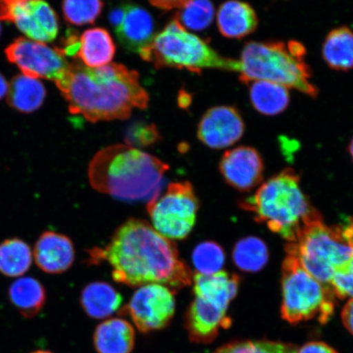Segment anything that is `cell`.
<instances>
[{"label": "cell", "mask_w": 353, "mask_h": 353, "mask_svg": "<svg viewBox=\"0 0 353 353\" xmlns=\"http://www.w3.org/2000/svg\"><path fill=\"white\" fill-rule=\"evenodd\" d=\"M330 286L335 296L342 299L353 298V273L347 263L335 269Z\"/></svg>", "instance_id": "d6a6232c"}, {"label": "cell", "mask_w": 353, "mask_h": 353, "mask_svg": "<svg viewBox=\"0 0 353 353\" xmlns=\"http://www.w3.org/2000/svg\"><path fill=\"white\" fill-rule=\"evenodd\" d=\"M153 6L163 10H172L182 8L189 0H149Z\"/></svg>", "instance_id": "d590c367"}, {"label": "cell", "mask_w": 353, "mask_h": 353, "mask_svg": "<svg viewBox=\"0 0 353 353\" xmlns=\"http://www.w3.org/2000/svg\"><path fill=\"white\" fill-rule=\"evenodd\" d=\"M46 90L38 79L21 74L8 85L7 101L10 107L20 112L30 113L41 107Z\"/></svg>", "instance_id": "484cf974"}, {"label": "cell", "mask_w": 353, "mask_h": 353, "mask_svg": "<svg viewBox=\"0 0 353 353\" xmlns=\"http://www.w3.org/2000/svg\"><path fill=\"white\" fill-rule=\"evenodd\" d=\"M322 57L330 68L347 72L353 68V32L347 26L331 30L322 44Z\"/></svg>", "instance_id": "d4e9b609"}, {"label": "cell", "mask_w": 353, "mask_h": 353, "mask_svg": "<svg viewBox=\"0 0 353 353\" xmlns=\"http://www.w3.org/2000/svg\"><path fill=\"white\" fill-rule=\"evenodd\" d=\"M7 59L26 77L59 82L70 66L61 48L20 37L6 48Z\"/></svg>", "instance_id": "30bf717a"}, {"label": "cell", "mask_w": 353, "mask_h": 353, "mask_svg": "<svg viewBox=\"0 0 353 353\" xmlns=\"http://www.w3.org/2000/svg\"><path fill=\"white\" fill-rule=\"evenodd\" d=\"M185 28L205 30L211 25L214 17V8L210 0H189L176 15Z\"/></svg>", "instance_id": "f1b7e54d"}, {"label": "cell", "mask_w": 353, "mask_h": 353, "mask_svg": "<svg viewBox=\"0 0 353 353\" xmlns=\"http://www.w3.org/2000/svg\"><path fill=\"white\" fill-rule=\"evenodd\" d=\"M292 344L272 341H245L228 343L214 353H296Z\"/></svg>", "instance_id": "1f68e13d"}, {"label": "cell", "mask_w": 353, "mask_h": 353, "mask_svg": "<svg viewBox=\"0 0 353 353\" xmlns=\"http://www.w3.org/2000/svg\"><path fill=\"white\" fill-rule=\"evenodd\" d=\"M8 298L26 319L37 316L46 302V291L41 282L32 276L17 278L8 289Z\"/></svg>", "instance_id": "603a6c76"}, {"label": "cell", "mask_w": 353, "mask_h": 353, "mask_svg": "<svg viewBox=\"0 0 353 353\" xmlns=\"http://www.w3.org/2000/svg\"><path fill=\"white\" fill-rule=\"evenodd\" d=\"M161 139L156 126L152 125H138L127 136V142L147 147L158 142Z\"/></svg>", "instance_id": "836d02e7"}, {"label": "cell", "mask_w": 353, "mask_h": 353, "mask_svg": "<svg viewBox=\"0 0 353 353\" xmlns=\"http://www.w3.org/2000/svg\"><path fill=\"white\" fill-rule=\"evenodd\" d=\"M296 353H338L327 344L322 342H311L303 345Z\"/></svg>", "instance_id": "e575fe53"}, {"label": "cell", "mask_w": 353, "mask_h": 353, "mask_svg": "<svg viewBox=\"0 0 353 353\" xmlns=\"http://www.w3.org/2000/svg\"><path fill=\"white\" fill-rule=\"evenodd\" d=\"M32 353H52V352H51L50 351L38 350V351L33 352Z\"/></svg>", "instance_id": "60d3db41"}, {"label": "cell", "mask_w": 353, "mask_h": 353, "mask_svg": "<svg viewBox=\"0 0 353 353\" xmlns=\"http://www.w3.org/2000/svg\"><path fill=\"white\" fill-rule=\"evenodd\" d=\"M287 253L299 261H312L337 269L353 258V245L341 223L326 226L323 222L304 227L295 243L286 246Z\"/></svg>", "instance_id": "9c48e42d"}, {"label": "cell", "mask_w": 353, "mask_h": 353, "mask_svg": "<svg viewBox=\"0 0 353 353\" xmlns=\"http://www.w3.org/2000/svg\"><path fill=\"white\" fill-rule=\"evenodd\" d=\"M116 52V46L107 30L92 28L85 30L79 39L76 59L88 68H98L110 64Z\"/></svg>", "instance_id": "ffe728a7"}, {"label": "cell", "mask_w": 353, "mask_h": 353, "mask_svg": "<svg viewBox=\"0 0 353 353\" xmlns=\"http://www.w3.org/2000/svg\"><path fill=\"white\" fill-rule=\"evenodd\" d=\"M193 292L195 296L212 300L228 307L236 297L240 279L236 275L219 271L210 275L196 273L193 276Z\"/></svg>", "instance_id": "44dd1931"}, {"label": "cell", "mask_w": 353, "mask_h": 353, "mask_svg": "<svg viewBox=\"0 0 353 353\" xmlns=\"http://www.w3.org/2000/svg\"><path fill=\"white\" fill-rule=\"evenodd\" d=\"M139 54L157 69H186L197 74L204 69L239 72V61L219 55L202 39L188 32L176 17Z\"/></svg>", "instance_id": "5b68a950"}, {"label": "cell", "mask_w": 353, "mask_h": 353, "mask_svg": "<svg viewBox=\"0 0 353 353\" xmlns=\"http://www.w3.org/2000/svg\"><path fill=\"white\" fill-rule=\"evenodd\" d=\"M219 168L227 183L241 192L250 191L263 179V161L252 148L239 147L225 152Z\"/></svg>", "instance_id": "9a60e30c"}, {"label": "cell", "mask_w": 353, "mask_h": 353, "mask_svg": "<svg viewBox=\"0 0 353 353\" xmlns=\"http://www.w3.org/2000/svg\"><path fill=\"white\" fill-rule=\"evenodd\" d=\"M350 152L351 154V156L353 159V139L351 141L350 145Z\"/></svg>", "instance_id": "ab89813d"}, {"label": "cell", "mask_w": 353, "mask_h": 353, "mask_svg": "<svg viewBox=\"0 0 353 353\" xmlns=\"http://www.w3.org/2000/svg\"><path fill=\"white\" fill-rule=\"evenodd\" d=\"M247 85H250V103L256 112L273 117L285 112L289 107L288 88L264 81H255Z\"/></svg>", "instance_id": "cb8c5ba5"}, {"label": "cell", "mask_w": 353, "mask_h": 353, "mask_svg": "<svg viewBox=\"0 0 353 353\" xmlns=\"http://www.w3.org/2000/svg\"><path fill=\"white\" fill-rule=\"evenodd\" d=\"M344 325L353 334V298L348 301L342 312Z\"/></svg>", "instance_id": "8d00e7d4"}, {"label": "cell", "mask_w": 353, "mask_h": 353, "mask_svg": "<svg viewBox=\"0 0 353 353\" xmlns=\"http://www.w3.org/2000/svg\"><path fill=\"white\" fill-rule=\"evenodd\" d=\"M148 212L154 230L170 240H183L192 231L199 201L189 182L169 184L165 192L148 201Z\"/></svg>", "instance_id": "ba28073f"}, {"label": "cell", "mask_w": 353, "mask_h": 353, "mask_svg": "<svg viewBox=\"0 0 353 353\" xmlns=\"http://www.w3.org/2000/svg\"><path fill=\"white\" fill-rule=\"evenodd\" d=\"M228 307L212 300L195 296L185 316V327L190 339L196 343H210L219 330L228 327Z\"/></svg>", "instance_id": "5bb4252c"}, {"label": "cell", "mask_w": 353, "mask_h": 353, "mask_svg": "<svg viewBox=\"0 0 353 353\" xmlns=\"http://www.w3.org/2000/svg\"><path fill=\"white\" fill-rule=\"evenodd\" d=\"M241 207L290 243L298 241L304 227L322 220L299 188V176L290 169L269 179Z\"/></svg>", "instance_id": "277c9868"}, {"label": "cell", "mask_w": 353, "mask_h": 353, "mask_svg": "<svg viewBox=\"0 0 353 353\" xmlns=\"http://www.w3.org/2000/svg\"><path fill=\"white\" fill-rule=\"evenodd\" d=\"M32 263V249L28 242L14 237L0 243V273L4 276H23Z\"/></svg>", "instance_id": "4316f807"}, {"label": "cell", "mask_w": 353, "mask_h": 353, "mask_svg": "<svg viewBox=\"0 0 353 353\" xmlns=\"http://www.w3.org/2000/svg\"><path fill=\"white\" fill-rule=\"evenodd\" d=\"M224 263V251L217 243L202 242L193 251L192 263L200 274H214L221 271Z\"/></svg>", "instance_id": "f546056e"}, {"label": "cell", "mask_w": 353, "mask_h": 353, "mask_svg": "<svg viewBox=\"0 0 353 353\" xmlns=\"http://www.w3.org/2000/svg\"><path fill=\"white\" fill-rule=\"evenodd\" d=\"M174 291L159 284L141 286L121 313L129 314L141 332L164 329L175 312Z\"/></svg>", "instance_id": "8fae6325"}, {"label": "cell", "mask_w": 353, "mask_h": 353, "mask_svg": "<svg viewBox=\"0 0 353 353\" xmlns=\"http://www.w3.org/2000/svg\"><path fill=\"white\" fill-rule=\"evenodd\" d=\"M240 59L238 72L245 85L264 81L294 88L312 99L319 94V88L310 81L312 70L304 57L292 54L283 42H248Z\"/></svg>", "instance_id": "8992f818"}, {"label": "cell", "mask_w": 353, "mask_h": 353, "mask_svg": "<svg viewBox=\"0 0 353 353\" xmlns=\"http://www.w3.org/2000/svg\"><path fill=\"white\" fill-rule=\"evenodd\" d=\"M55 85L68 101L70 112L92 123L125 120L132 110L145 109L149 103L139 73L121 64L90 68L81 63H70Z\"/></svg>", "instance_id": "7a4b0ae2"}, {"label": "cell", "mask_w": 353, "mask_h": 353, "mask_svg": "<svg viewBox=\"0 0 353 353\" xmlns=\"http://www.w3.org/2000/svg\"><path fill=\"white\" fill-rule=\"evenodd\" d=\"M0 20L14 23L34 41L51 42L59 33L57 13L43 0H0Z\"/></svg>", "instance_id": "7c38bea8"}, {"label": "cell", "mask_w": 353, "mask_h": 353, "mask_svg": "<svg viewBox=\"0 0 353 353\" xmlns=\"http://www.w3.org/2000/svg\"><path fill=\"white\" fill-rule=\"evenodd\" d=\"M33 262L47 274H61L72 268L76 252L72 240L63 234L46 231L39 236L34 248Z\"/></svg>", "instance_id": "2e32d148"}, {"label": "cell", "mask_w": 353, "mask_h": 353, "mask_svg": "<svg viewBox=\"0 0 353 353\" xmlns=\"http://www.w3.org/2000/svg\"><path fill=\"white\" fill-rule=\"evenodd\" d=\"M219 32L228 39L248 37L257 29L259 19L253 7L239 0H229L221 4L217 12Z\"/></svg>", "instance_id": "ac0fdd59"}, {"label": "cell", "mask_w": 353, "mask_h": 353, "mask_svg": "<svg viewBox=\"0 0 353 353\" xmlns=\"http://www.w3.org/2000/svg\"><path fill=\"white\" fill-rule=\"evenodd\" d=\"M170 166L129 145L100 150L88 165V179L96 191L122 201H151L161 192Z\"/></svg>", "instance_id": "3957f363"}, {"label": "cell", "mask_w": 353, "mask_h": 353, "mask_svg": "<svg viewBox=\"0 0 353 353\" xmlns=\"http://www.w3.org/2000/svg\"><path fill=\"white\" fill-rule=\"evenodd\" d=\"M282 294L281 315L291 324L314 317L325 323L333 314L332 290L309 274L293 255L282 264Z\"/></svg>", "instance_id": "52a82bcc"}, {"label": "cell", "mask_w": 353, "mask_h": 353, "mask_svg": "<svg viewBox=\"0 0 353 353\" xmlns=\"http://www.w3.org/2000/svg\"><path fill=\"white\" fill-rule=\"evenodd\" d=\"M122 296L112 285L103 281L88 284L83 290L81 306L88 316L94 319H104L120 308Z\"/></svg>", "instance_id": "7402d4cb"}, {"label": "cell", "mask_w": 353, "mask_h": 353, "mask_svg": "<svg viewBox=\"0 0 353 353\" xmlns=\"http://www.w3.org/2000/svg\"><path fill=\"white\" fill-rule=\"evenodd\" d=\"M103 8L101 0H63V3L65 19L74 26L94 23Z\"/></svg>", "instance_id": "4dcf8cb0"}, {"label": "cell", "mask_w": 353, "mask_h": 353, "mask_svg": "<svg viewBox=\"0 0 353 353\" xmlns=\"http://www.w3.org/2000/svg\"><path fill=\"white\" fill-rule=\"evenodd\" d=\"M347 267L350 269L352 272L353 273V258L350 260V262L347 263Z\"/></svg>", "instance_id": "f35d334b"}, {"label": "cell", "mask_w": 353, "mask_h": 353, "mask_svg": "<svg viewBox=\"0 0 353 353\" xmlns=\"http://www.w3.org/2000/svg\"><path fill=\"white\" fill-rule=\"evenodd\" d=\"M94 343L99 353H131L134 347V329L123 319L105 321L97 327Z\"/></svg>", "instance_id": "d6986e66"}, {"label": "cell", "mask_w": 353, "mask_h": 353, "mask_svg": "<svg viewBox=\"0 0 353 353\" xmlns=\"http://www.w3.org/2000/svg\"><path fill=\"white\" fill-rule=\"evenodd\" d=\"M245 123L235 108L219 105L207 110L197 130L201 142L212 149L235 144L244 134Z\"/></svg>", "instance_id": "4fadbf2b"}, {"label": "cell", "mask_w": 353, "mask_h": 353, "mask_svg": "<svg viewBox=\"0 0 353 353\" xmlns=\"http://www.w3.org/2000/svg\"><path fill=\"white\" fill-rule=\"evenodd\" d=\"M90 258L109 263L113 279L128 286L159 284L175 292L192 283V272L175 243L143 219L127 220L105 248L91 251Z\"/></svg>", "instance_id": "6da1fadb"}, {"label": "cell", "mask_w": 353, "mask_h": 353, "mask_svg": "<svg viewBox=\"0 0 353 353\" xmlns=\"http://www.w3.org/2000/svg\"><path fill=\"white\" fill-rule=\"evenodd\" d=\"M0 34H1V25H0Z\"/></svg>", "instance_id": "b9f144b4"}, {"label": "cell", "mask_w": 353, "mask_h": 353, "mask_svg": "<svg viewBox=\"0 0 353 353\" xmlns=\"http://www.w3.org/2000/svg\"><path fill=\"white\" fill-rule=\"evenodd\" d=\"M8 85L6 78L0 74V100L8 94Z\"/></svg>", "instance_id": "74e56055"}, {"label": "cell", "mask_w": 353, "mask_h": 353, "mask_svg": "<svg viewBox=\"0 0 353 353\" xmlns=\"http://www.w3.org/2000/svg\"><path fill=\"white\" fill-rule=\"evenodd\" d=\"M232 257L238 268L245 272H258L266 265L268 251L265 243L257 237L241 240L234 248Z\"/></svg>", "instance_id": "83f0119b"}, {"label": "cell", "mask_w": 353, "mask_h": 353, "mask_svg": "<svg viewBox=\"0 0 353 353\" xmlns=\"http://www.w3.org/2000/svg\"><path fill=\"white\" fill-rule=\"evenodd\" d=\"M116 28L117 37L128 50L139 52L152 42L154 22L151 15L143 8L132 6L122 7V16Z\"/></svg>", "instance_id": "e0dca14e"}]
</instances>
